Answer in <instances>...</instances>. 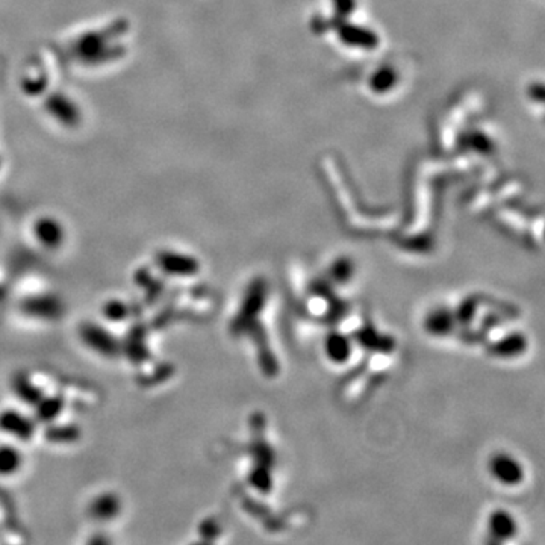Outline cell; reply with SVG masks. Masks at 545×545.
I'll list each match as a JSON object with an SVG mask.
<instances>
[{"mask_svg":"<svg viewBox=\"0 0 545 545\" xmlns=\"http://www.w3.org/2000/svg\"><path fill=\"white\" fill-rule=\"evenodd\" d=\"M491 477L504 487H516L524 479V468L515 456L509 453H495L488 462Z\"/></svg>","mask_w":545,"mask_h":545,"instance_id":"cell-1","label":"cell"},{"mask_svg":"<svg viewBox=\"0 0 545 545\" xmlns=\"http://www.w3.org/2000/svg\"><path fill=\"white\" fill-rule=\"evenodd\" d=\"M323 352L332 364H347L353 353L352 340L344 333L332 332L323 341Z\"/></svg>","mask_w":545,"mask_h":545,"instance_id":"cell-2","label":"cell"},{"mask_svg":"<svg viewBox=\"0 0 545 545\" xmlns=\"http://www.w3.org/2000/svg\"><path fill=\"white\" fill-rule=\"evenodd\" d=\"M156 261L161 270L173 276H190L197 271V263L193 258L175 252L159 253Z\"/></svg>","mask_w":545,"mask_h":545,"instance_id":"cell-3","label":"cell"},{"mask_svg":"<svg viewBox=\"0 0 545 545\" xmlns=\"http://www.w3.org/2000/svg\"><path fill=\"white\" fill-rule=\"evenodd\" d=\"M0 430L21 441H29L34 437L35 426L32 421L17 411H5L0 414Z\"/></svg>","mask_w":545,"mask_h":545,"instance_id":"cell-4","label":"cell"},{"mask_svg":"<svg viewBox=\"0 0 545 545\" xmlns=\"http://www.w3.org/2000/svg\"><path fill=\"white\" fill-rule=\"evenodd\" d=\"M35 235L43 245L49 247V249H55V247H58L61 243H63L64 232H63V228L59 226L58 221L47 218L36 223Z\"/></svg>","mask_w":545,"mask_h":545,"instance_id":"cell-5","label":"cell"},{"mask_svg":"<svg viewBox=\"0 0 545 545\" xmlns=\"http://www.w3.org/2000/svg\"><path fill=\"white\" fill-rule=\"evenodd\" d=\"M82 337H83V341L88 342L93 349L98 350L101 353H105V355L116 353V342L113 341V337L101 329H96V326H86V329H83Z\"/></svg>","mask_w":545,"mask_h":545,"instance_id":"cell-6","label":"cell"},{"mask_svg":"<svg viewBox=\"0 0 545 545\" xmlns=\"http://www.w3.org/2000/svg\"><path fill=\"white\" fill-rule=\"evenodd\" d=\"M21 454L16 447L0 445V476L16 474L21 467Z\"/></svg>","mask_w":545,"mask_h":545,"instance_id":"cell-7","label":"cell"},{"mask_svg":"<svg viewBox=\"0 0 545 545\" xmlns=\"http://www.w3.org/2000/svg\"><path fill=\"white\" fill-rule=\"evenodd\" d=\"M489 526L492 530V535L504 538V539L515 535V530H516L514 518L501 511L492 514V516L489 518Z\"/></svg>","mask_w":545,"mask_h":545,"instance_id":"cell-8","label":"cell"},{"mask_svg":"<svg viewBox=\"0 0 545 545\" xmlns=\"http://www.w3.org/2000/svg\"><path fill=\"white\" fill-rule=\"evenodd\" d=\"M342 40L349 44L364 46V47H373L375 44H377V39L373 34L365 29H357V28H349L342 31Z\"/></svg>","mask_w":545,"mask_h":545,"instance_id":"cell-9","label":"cell"},{"mask_svg":"<svg viewBox=\"0 0 545 545\" xmlns=\"http://www.w3.org/2000/svg\"><path fill=\"white\" fill-rule=\"evenodd\" d=\"M36 406H39V418L41 421H52L63 411V399L52 397L40 400Z\"/></svg>","mask_w":545,"mask_h":545,"instance_id":"cell-10","label":"cell"},{"mask_svg":"<svg viewBox=\"0 0 545 545\" xmlns=\"http://www.w3.org/2000/svg\"><path fill=\"white\" fill-rule=\"evenodd\" d=\"M118 509V501L114 495H103L93 504V512L98 518H111Z\"/></svg>","mask_w":545,"mask_h":545,"instance_id":"cell-11","label":"cell"},{"mask_svg":"<svg viewBox=\"0 0 545 545\" xmlns=\"http://www.w3.org/2000/svg\"><path fill=\"white\" fill-rule=\"evenodd\" d=\"M128 315V309L123 302H108L105 306V317L114 321L125 320Z\"/></svg>","mask_w":545,"mask_h":545,"instance_id":"cell-12","label":"cell"},{"mask_svg":"<svg viewBox=\"0 0 545 545\" xmlns=\"http://www.w3.org/2000/svg\"><path fill=\"white\" fill-rule=\"evenodd\" d=\"M394 79L395 78H394L392 71L383 70L373 79V88L377 91H385V90L391 88L392 83H394Z\"/></svg>","mask_w":545,"mask_h":545,"instance_id":"cell-13","label":"cell"}]
</instances>
